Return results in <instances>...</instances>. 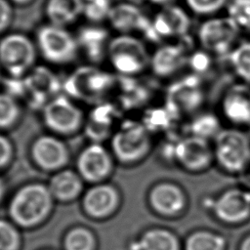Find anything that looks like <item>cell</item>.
Returning <instances> with one entry per match:
<instances>
[{
    "label": "cell",
    "instance_id": "40",
    "mask_svg": "<svg viewBox=\"0 0 250 250\" xmlns=\"http://www.w3.org/2000/svg\"><path fill=\"white\" fill-rule=\"evenodd\" d=\"M239 250H250V232L244 235L239 243Z\"/></svg>",
    "mask_w": 250,
    "mask_h": 250
},
{
    "label": "cell",
    "instance_id": "6",
    "mask_svg": "<svg viewBox=\"0 0 250 250\" xmlns=\"http://www.w3.org/2000/svg\"><path fill=\"white\" fill-rule=\"evenodd\" d=\"M175 164L192 175L207 172L214 165L212 142L190 134L179 137L175 147Z\"/></svg>",
    "mask_w": 250,
    "mask_h": 250
},
{
    "label": "cell",
    "instance_id": "5",
    "mask_svg": "<svg viewBox=\"0 0 250 250\" xmlns=\"http://www.w3.org/2000/svg\"><path fill=\"white\" fill-rule=\"evenodd\" d=\"M111 148L116 158L123 163L140 161L151 148L149 131L144 123L126 121L113 135Z\"/></svg>",
    "mask_w": 250,
    "mask_h": 250
},
{
    "label": "cell",
    "instance_id": "10",
    "mask_svg": "<svg viewBox=\"0 0 250 250\" xmlns=\"http://www.w3.org/2000/svg\"><path fill=\"white\" fill-rule=\"evenodd\" d=\"M36 60V49L21 33H12L0 41V64L12 77H21L31 70Z\"/></svg>",
    "mask_w": 250,
    "mask_h": 250
},
{
    "label": "cell",
    "instance_id": "7",
    "mask_svg": "<svg viewBox=\"0 0 250 250\" xmlns=\"http://www.w3.org/2000/svg\"><path fill=\"white\" fill-rule=\"evenodd\" d=\"M147 201L157 216L166 219L181 218L189 208L187 189L181 184L169 180L154 184L148 191Z\"/></svg>",
    "mask_w": 250,
    "mask_h": 250
},
{
    "label": "cell",
    "instance_id": "12",
    "mask_svg": "<svg viewBox=\"0 0 250 250\" xmlns=\"http://www.w3.org/2000/svg\"><path fill=\"white\" fill-rule=\"evenodd\" d=\"M239 28L229 18H215L204 21L198 30V39L207 52L217 55L229 54Z\"/></svg>",
    "mask_w": 250,
    "mask_h": 250
},
{
    "label": "cell",
    "instance_id": "1",
    "mask_svg": "<svg viewBox=\"0 0 250 250\" xmlns=\"http://www.w3.org/2000/svg\"><path fill=\"white\" fill-rule=\"evenodd\" d=\"M214 165L229 176H242L250 169V135L242 128H223L212 141Z\"/></svg>",
    "mask_w": 250,
    "mask_h": 250
},
{
    "label": "cell",
    "instance_id": "17",
    "mask_svg": "<svg viewBox=\"0 0 250 250\" xmlns=\"http://www.w3.org/2000/svg\"><path fill=\"white\" fill-rule=\"evenodd\" d=\"M188 56L182 45L167 44L158 48L150 57L149 65L159 77H170L188 64Z\"/></svg>",
    "mask_w": 250,
    "mask_h": 250
},
{
    "label": "cell",
    "instance_id": "32",
    "mask_svg": "<svg viewBox=\"0 0 250 250\" xmlns=\"http://www.w3.org/2000/svg\"><path fill=\"white\" fill-rule=\"evenodd\" d=\"M95 245L94 234L85 228L70 229L64 238L65 250H94Z\"/></svg>",
    "mask_w": 250,
    "mask_h": 250
},
{
    "label": "cell",
    "instance_id": "2",
    "mask_svg": "<svg viewBox=\"0 0 250 250\" xmlns=\"http://www.w3.org/2000/svg\"><path fill=\"white\" fill-rule=\"evenodd\" d=\"M54 197L49 187L31 183L21 187L9 203V215L14 224L21 228H33L43 223L51 214Z\"/></svg>",
    "mask_w": 250,
    "mask_h": 250
},
{
    "label": "cell",
    "instance_id": "9",
    "mask_svg": "<svg viewBox=\"0 0 250 250\" xmlns=\"http://www.w3.org/2000/svg\"><path fill=\"white\" fill-rule=\"evenodd\" d=\"M37 45L41 55L50 62L63 64L72 62L79 48L77 39L63 26L44 25L37 32Z\"/></svg>",
    "mask_w": 250,
    "mask_h": 250
},
{
    "label": "cell",
    "instance_id": "41",
    "mask_svg": "<svg viewBox=\"0 0 250 250\" xmlns=\"http://www.w3.org/2000/svg\"><path fill=\"white\" fill-rule=\"evenodd\" d=\"M4 192H5L4 183H3V181L0 179V200L2 199V197H3V195H4Z\"/></svg>",
    "mask_w": 250,
    "mask_h": 250
},
{
    "label": "cell",
    "instance_id": "31",
    "mask_svg": "<svg viewBox=\"0 0 250 250\" xmlns=\"http://www.w3.org/2000/svg\"><path fill=\"white\" fill-rule=\"evenodd\" d=\"M21 116V108L16 99L8 93H0V130L16 125Z\"/></svg>",
    "mask_w": 250,
    "mask_h": 250
},
{
    "label": "cell",
    "instance_id": "23",
    "mask_svg": "<svg viewBox=\"0 0 250 250\" xmlns=\"http://www.w3.org/2000/svg\"><path fill=\"white\" fill-rule=\"evenodd\" d=\"M183 244L177 233L167 228H151L146 230L133 250H181Z\"/></svg>",
    "mask_w": 250,
    "mask_h": 250
},
{
    "label": "cell",
    "instance_id": "27",
    "mask_svg": "<svg viewBox=\"0 0 250 250\" xmlns=\"http://www.w3.org/2000/svg\"><path fill=\"white\" fill-rule=\"evenodd\" d=\"M106 32L98 26H88L80 30L77 42L81 46L88 58L92 61H99L104 54Z\"/></svg>",
    "mask_w": 250,
    "mask_h": 250
},
{
    "label": "cell",
    "instance_id": "28",
    "mask_svg": "<svg viewBox=\"0 0 250 250\" xmlns=\"http://www.w3.org/2000/svg\"><path fill=\"white\" fill-rule=\"evenodd\" d=\"M229 61L239 81L250 86V41L233 48L229 54Z\"/></svg>",
    "mask_w": 250,
    "mask_h": 250
},
{
    "label": "cell",
    "instance_id": "38",
    "mask_svg": "<svg viewBox=\"0 0 250 250\" xmlns=\"http://www.w3.org/2000/svg\"><path fill=\"white\" fill-rule=\"evenodd\" d=\"M14 148L9 139L0 134V169L7 167L13 159Z\"/></svg>",
    "mask_w": 250,
    "mask_h": 250
},
{
    "label": "cell",
    "instance_id": "37",
    "mask_svg": "<svg viewBox=\"0 0 250 250\" xmlns=\"http://www.w3.org/2000/svg\"><path fill=\"white\" fill-rule=\"evenodd\" d=\"M188 65L192 69V73L201 75L211 65V58L204 51H197L188 56Z\"/></svg>",
    "mask_w": 250,
    "mask_h": 250
},
{
    "label": "cell",
    "instance_id": "44",
    "mask_svg": "<svg viewBox=\"0 0 250 250\" xmlns=\"http://www.w3.org/2000/svg\"><path fill=\"white\" fill-rule=\"evenodd\" d=\"M248 134L250 135V127H249V131H248Z\"/></svg>",
    "mask_w": 250,
    "mask_h": 250
},
{
    "label": "cell",
    "instance_id": "25",
    "mask_svg": "<svg viewBox=\"0 0 250 250\" xmlns=\"http://www.w3.org/2000/svg\"><path fill=\"white\" fill-rule=\"evenodd\" d=\"M84 0H48L46 14L51 23L64 26L73 22L83 12Z\"/></svg>",
    "mask_w": 250,
    "mask_h": 250
},
{
    "label": "cell",
    "instance_id": "16",
    "mask_svg": "<svg viewBox=\"0 0 250 250\" xmlns=\"http://www.w3.org/2000/svg\"><path fill=\"white\" fill-rule=\"evenodd\" d=\"M118 190L108 184H95L83 196L82 206L91 218L104 219L113 214L119 205Z\"/></svg>",
    "mask_w": 250,
    "mask_h": 250
},
{
    "label": "cell",
    "instance_id": "24",
    "mask_svg": "<svg viewBox=\"0 0 250 250\" xmlns=\"http://www.w3.org/2000/svg\"><path fill=\"white\" fill-rule=\"evenodd\" d=\"M227 238L221 232L208 229L199 228L189 231L184 242V250H226Z\"/></svg>",
    "mask_w": 250,
    "mask_h": 250
},
{
    "label": "cell",
    "instance_id": "30",
    "mask_svg": "<svg viewBox=\"0 0 250 250\" xmlns=\"http://www.w3.org/2000/svg\"><path fill=\"white\" fill-rule=\"evenodd\" d=\"M178 118L166 105L164 107H158L150 110L146 117L144 125L150 131H165L173 127L174 123L178 121Z\"/></svg>",
    "mask_w": 250,
    "mask_h": 250
},
{
    "label": "cell",
    "instance_id": "35",
    "mask_svg": "<svg viewBox=\"0 0 250 250\" xmlns=\"http://www.w3.org/2000/svg\"><path fill=\"white\" fill-rule=\"evenodd\" d=\"M84 7V12L86 15L94 20L99 21L104 19V17H107L108 13L111 9L107 0H88Z\"/></svg>",
    "mask_w": 250,
    "mask_h": 250
},
{
    "label": "cell",
    "instance_id": "14",
    "mask_svg": "<svg viewBox=\"0 0 250 250\" xmlns=\"http://www.w3.org/2000/svg\"><path fill=\"white\" fill-rule=\"evenodd\" d=\"M113 161L108 150L99 143L87 146L77 158V172L89 183H103L110 174Z\"/></svg>",
    "mask_w": 250,
    "mask_h": 250
},
{
    "label": "cell",
    "instance_id": "20",
    "mask_svg": "<svg viewBox=\"0 0 250 250\" xmlns=\"http://www.w3.org/2000/svg\"><path fill=\"white\" fill-rule=\"evenodd\" d=\"M26 93L30 95L31 104H43L49 96L56 94L59 89V81L55 74L45 67H36L29 71L24 79Z\"/></svg>",
    "mask_w": 250,
    "mask_h": 250
},
{
    "label": "cell",
    "instance_id": "15",
    "mask_svg": "<svg viewBox=\"0 0 250 250\" xmlns=\"http://www.w3.org/2000/svg\"><path fill=\"white\" fill-rule=\"evenodd\" d=\"M31 156L36 165L46 171H60L68 162L69 153L64 143L58 137L44 135L31 146Z\"/></svg>",
    "mask_w": 250,
    "mask_h": 250
},
{
    "label": "cell",
    "instance_id": "18",
    "mask_svg": "<svg viewBox=\"0 0 250 250\" xmlns=\"http://www.w3.org/2000/svg\"><path fill=\"white\" fill-rule=\"evenodd\" d=\"M111 81L109 75L94 68H81L69 78L66 90L69 94L82 96V98L94 97L102 94Z\"/></svg>",
    "mask_w": 250,
    "mask_h": 250
},
{
    "label": "cell",
    "instance_id": "21",
    "mask_svg": "<svg viewBox=\"0 0 250 250\" xmlns=\"http://www.w3.org/2000/svg\"><path fill=\"white\" fill-rule=\"evenodd\" d=\"M83 181L78 172L62 169L51 178L48 187L54 199L68 202L80 195L83 190Z\"/></svg>",
    "mask_w": 250,
    "mask_h": 250
},
{
    "label": "cell",
    "instance_id": "33",
    "mask_svg": "<svg viewBox=\"0 0 250 250\" xmlns=\"http://www.w3.org/2000/svg\"><path fill=\"white\" fill-rule=\"evenodd\" d=\"M228 15L239 29H250V0H231Z\"/></svg>",
    "mask_w": 250,
    "mask_h": 250
},
{
    "label": "cell",
    "instance_id": "34",
    "mask_svg": "<svg viewBox=\"0 0 250 250\" xmlns=\"http://www.w3.org/2000/svg\"><path fill=\"white\" fill-rule=\"evenodd\" d=\"M20 245L21 235L15 225L0 220V250H18Z\"/></svg>",
    "mask_w": 250,
    "mask_h": 250
},
{
    "label": "cell",
    "instance_id": "39",
    "mask_svg": "<svg viewBox=\"0 0 250 250\" xmlns=\"http://www.w3.org/2000/svg\"><path fill=\"white\" fill-rule=\"evenodd\" d=\"M13 19V11L8 0H0V33L4 32Z\"/></svg>",
    "mask_w": 250,
    "mask_h": 250
},
{
    "label": "cell",
    "instance_id": "43",
    "mask_svg": "<svg viewBox=\"0 0 250 250\" xmlns=\"http://www.w3.org/2000/svg\"><path fill=\"white\" fill-rule=\"evenodd\" d=\"M149 1H151L152 3H156V4H168L173 0H149Z\"/></svg>",
    "mask_w": 250,
    "mask_h": 250
},
{
    "label": "cell",
    "instance_id": "36",
    "mask_svg": "<svg viewBox=\"0 0 250 250\" xmlns=\"http://www.w3.org/2000/svg\"><path fill=\"white\" fill-rule=\"evenodd\" d=\"M188 6L195 13L208 15L222 8L227 0H186Z\"/></svg>",
    "mask_w": 250,
    "mask_h": 250
},
{
    "label": "cell",
    "instance_id": "26",
    "mask_svg": "<svg viewBox=\"0 0 250 250\" xmlns=\"http://www.w3.org/2000/svg\"><path fill=\"white\" fill-rule=\"evenodd\" d=\"M187 134L213 141L223 129L221 117L209 110H199L189 117Z\"/></svg>",
    "mask_w": 250,
    "mask_h": 250
},
{
    "label": "cell",
    "instance_id": "29",
    "mask_svg": "<svg viewBox=\"0 0 250 250\" xmlns=\"http://www.w3.org/2000/svg\"><path fill=\"white\" fill-rule=\"evenodd\" d=\"M113 110L111 106L101 105L92 111L88 132L95 141L103 140L108 133V127L112 121Z\"/></svg>",
    "mask_w": 250,
    "mask_h": 250
},
{
    "label": "cell",
    "instance_id": "11",
    "mask_svg": "<svg viewBox=\"0 0 250 250\" xmlns=\"http://www.w3.org/2000/svg\"><path fill=\"white\" fill-rule=\"evenodd\" d=\"M43 119L46 126L56 134L70 135L81 127L83 113L67 97L57 96L45 104Z\"/></svg>",
    "mask_w": 250,
    "mask_h": 250
},
{
    "label": "cell",
    "instance_id": "19",
    "mask_svg": "<svg viewBox=\"0 0 250 250\" xmlns=\"http://www.w3.org/2000/svg\"><path fill=\"white\" fill-rule=\"evenodd\" d=\"M151 35L154 37L182 36L189 27V20L183 9L176 6H167L154 19Z\"/></svg>",
    "mask_w": 250,
    "mask_h": 250
},
{
    "label": "cell",
    "instance_id": "22",
    "mask_svg": "<svg viewBox=\"0 0 250 250\" xmlns=\"http://www.w3.org/2000/svg\"><path fill=\"white\" fill-rule=\"evenodd\" d=\"M107 18L115 29L124 33L135 29L148 30L151 27L141 10L130 3H120L111 7Z\"/></svg>",
    "mask_w": 250,
    "mask_h": 250
},
{
    "label": "cell",
    "instance_id": "8",
    "mask_svg": "<svg viewBox=\"0 0 250 250\" xmlns=\"http://www.w3.org/2000/svg\"><path fill=\"white\" fill-rule=\"evenodd\" d=\"M107 52L113 67L121 74H137L149 64L150 58L143 42L128 34L112 39Z\"/></svg>",
    "mask_w": 250,
    "mask_h": 250
},
{
    "label": "cell",
    "instance_id": "13",
    "mask_svg": "<svg viewBox=\"0 0 250 250\" xmlns=\"http://www.w3.org/2000/svg\"><path fill=\"white\" fill-rule=\"evenodd\" d=\"M220 114L230 126L250 127V86L237 83L229 87L220 100Z\"/></svg>",
    "mask_w": 250,
    "mask_h": 250
},
{
    "label": "cell",
    "instance_id": "3",
    "mask_svg": "<svg viewBox=\"0 0 250 250\" xmlns=\"http://www.w3.org/2000/svg\"><path fill=\"white\" fill-rule=\"evenodd\" d=\"M203 207L219 224L237 227L250 221V188L229 187L203 199Z\"/></svg>",
    "mask_w": 250,
    "mask_h": 250
},
{
    "label": "cell",
    "instance_id": "4",
    "mask_svg": "<svg viewBox=\"0 0 250 250\" xmlns=\"http://www.w3.org/2000/svg\"><path fill=\"white\" fill-rule=\"evenodd\" d=\"M201 76L189 73L173 82L166 94V106L178 117L191 116L201 110L205 89Z\"/></svg>",
    "mask_w": 250,
    "mask_h": 250
},
{
    "label": "cell",
    "instance_id": "42",
    "mask_svg": "<svg viewBox=\"0 0 250 250\" xmlns=\"http://www.w3.org/2000/svg\"><path fill=\"white\" fill-rule=\"evenodd\" d=\"M11 1L16 4H19V5H24V4L29 3L31 0H11Z\"/></svg>",
    "mask_w": 250,
    "mask_h": 250
}]
</instances>
